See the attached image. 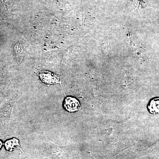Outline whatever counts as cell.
I'll use <instances>...</instances> for the list:
<instances>
[{
    "mask_svg": "<svg viewBox=\"0 0 159 159\" xmlns=\"http://www.w3.org/2000/svg\"><path fill=\"white\" fill-rule=\"evenodd\" d=\"M38 76L41 81L47 84H61L60 78L57 74L51 73L49 71L40 72L38 73Z\"/></svg>",
    "mask_w": 159,
    "mask_h": 159,
    "instance_id": "obj_1",
    "label": "cell"
},
{
    "mask_svg": "<svg viewBox=\"0 0 159 159\" xmlns=\"http://www.w3.org/2000/svg\"><path fill=\"white\" fill-rule=\"evenodd\" d=\"M64 107L70 112H74L79 110L81 107L79 101L74 97H66L64 102Z\"/></svg>",
    "mask_w": 159,
    "mask_h": 159,
    "instance_id": "obj_2",
    "label": "cell"
},
{
    "mask_svg": "<svg viewBox=\"0 0 159 159\" xmlns=\"http://www.w3.org/2000/svg\"><path fill=\"white\" fill-rule=\"evenodd\" d=\"M147 108L150 114H159V97H155L151 99L147 105Z\"/></svg>",
    "mask_w": 159,
    "mask_h": 159,
    "instance_id": "obj_3",
    "label": "cell"
},
{
    "mask_svg": "<svg viewBox=\"0 0 159 159\" xmlns=\"http://www.w3.org/2000/svg\"><path fill=\"white\" fill-rule=\"evenodd\" d=\"M5 146L6 150L9 151H12L15 148L20 147L19 141L17 139L13 138L6 141L5 143Z\"/></svg>",
    "mask_w": 159,
    "mask_h": 159,
    "instance_id": "obj_4",
    "label": "cell"
},
{
    "mask_svg": "<svg viewBox=\"0 0 159 159\" xmlns=\"http://www.w3.org/2000/svg\"><path fill=\"white\" fill-rule=\"evenodd\" d=\"M3 145V143L2 142V141H0V149H1V148H2V146Z\"/></svg>",
    "mask_w": 159,
    "mask_h": 159,
    "instance_id": "obj_5",
    "label": "cell"
}]
</instances>
